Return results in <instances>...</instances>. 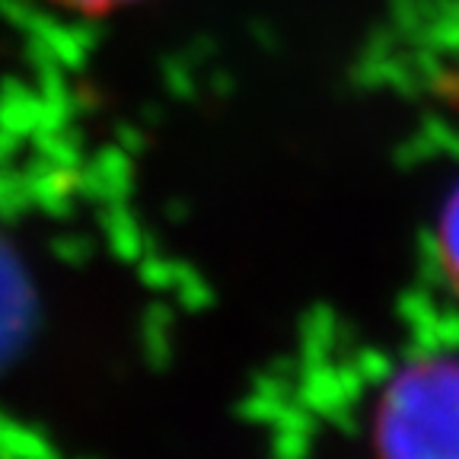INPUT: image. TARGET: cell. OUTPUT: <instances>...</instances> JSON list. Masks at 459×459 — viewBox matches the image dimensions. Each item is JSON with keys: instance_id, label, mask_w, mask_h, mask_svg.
<instances>
[{"instance_id": "obj_1", "label": "cell", "mask_w": 459, "mask_h": 459, "mask_svg": "<svg viewBox=\"0 0 459 459\" xmlns=\"http://www.w3.org/2000/svg\"><path fill=\"white\" fill-rule=\"evenodd\" d=\"M373 459H459V354H418L370 411Z\"/></svg>"}, {"instance_id": "obj_2", "label": "cell", "mask_w": 459, "mask_h": 459, "mask_svg": "<svg viewBox=\"0 0 459 459\" xmlns=\"http://www.w3.org/2000/svg\"><path fill=\"white\" fill-rule=\"evenodd\" d=\"M26 284H22L20 268L13 258L0 252V360L20 348L22 332H26Z\"/></svg>"}, {"instance_id": "obj_3", "label": "cell", "mask_w": 459, "mask_h": 459, "mask_svg": "<svg viewBox=\"0 0 459 459\" xmlns=\"http://www.w3.org/2000/svg\"><path fill=\"white\" fill-rule=\"evenodd\" d=\"M434 255H437L440 274L459 297V179L444 195L434 217Z\"/></svg>"}, {"instance_id": "obj_4", "label": "cell", "mask_w": 459, "mask_h": 459, "mask_svg": "<svg viewBox=\"0 0 459 459\" xmlns=\"http://www.w3.org/2000/svg\"><path fill=\"white\" fill-rule=\"evenodd\" d=\"M55 4H65L71 10H83V13H102V10L122 7L128 0H55Z\"/></svg>"}]
</instances>
